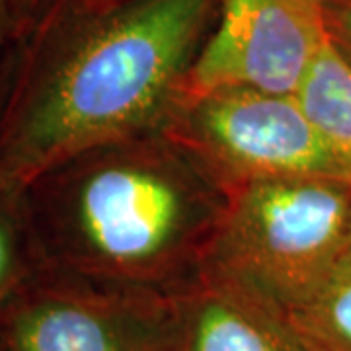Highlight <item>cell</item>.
<instances>
[{
	"instance_id": "cell-1",
	"label": "cell",
	"mask_w": 351,
	"mask_h": 351,
	"mask_svg": "<svg viewBox=\"0 0 351 351\" xmlns=\"http://www.w3.org/2000/svg\"><path fill=\"white\" fill-rule=\"evenodd\" d=\"M219 0H49L0 64V182L162 131Z\"/></svg>"
},
{
	"instance_id": "cell-2",
	"label": "cell",
	"mask_w": 351,
	"mask_h": 351,
	"mask_svg": "<svg viewBox=\"0 0 351 351\" xmlns=\"http://www.w3.org/2000/svg\"><path fill=\"white\" fill-rule=\"evenodd\" d=\"M24 193L41 269L168 295L203 274L230 195L164 131L80 152Z\"/></svg>"
},
{
	"instance_id": "cell-3",
	"label": "cell",
	"mask_w": 351,
	"mask_h": 351,
	"mask_svg": "<svg viewBox=\"0 0 351 351\" xmlns=\"http://www.w3.org/2000/svg\"><path fill=\"white\" fill-rule=\"evenodd\" d=\"M351 248V182L281 178L232 189L203 274L285 314Z\"/></svg>"
},
{
	"instance_id": "cell-4",
	"label": "cell",
	"mask_w": 351,
	"mask_h": 351,
	"mask_svg": "<svg viewBox=\"0 0 351 351\" xmlns=\"http://www.w3.org/2000/svg\"><path fill=\"white\" fill-rule=\"evenodd\" d=\"M162 131L228 193L281 178L351 182L297 94L252 88L184 92Z\"/></svg>"
},
{
	"instance_id": "cell-5",
	"label": "cell",
	"mask_w": 351,
	"mask_h": 351,
	"mask_svg": "<svg viewBox=\"0 0 351 351\" xmlns=\"http://www.w3.org/2000/svg\"><path fill=\"white\" fill-rule=\"evenodd\" d=\"M174 293L39 269L0 304V351H174Z\"/></svg>"
},
{
	"instance_id": "cell-6",
	"label": "cell",
	"mask_w": 351,
	"mask_h": 351,
	"mask_svg": "<svg viewBox=\"0 0 351 351\" xmlns=\"http://www.w3.org/2000/svg\"><path fill=\"white\" fill-rule=\"evenodd\" d=\"M328 41L324 0H219L184 92L297 94Z\"/></svg>"
},
{
	"instance_id": "cell-7",
	"label": "cell",
	"mask_w": 351,
	"mask_h": 351,
	"mask_svg": "<svg viewBox=\"0 0 351 351\" xmlns=\"http://www.w3.org/2000/svg\"><path fill=\"white\" fill-rule=\"evenodd\" d=\"M174 351H308L271 304L201 274L174 293Z\"/></svg>"
},
{
	"instance_id": "cell-8",
	"label": "cell",
	"mask_w": 351,
	"mask_h": 351,
	"mask_svg": "<svg viewBox=\"0 0 351 351\" xmlns=\"http://www.w3.org/2000/svg\"><path fill=\"white\" fill-rule=\"evenodd\" d=\"M297 98L351 178V61L332 39L314 61Z\"/></svg>"
},
{
	"instance_id": "cell-9",
	"label": "cell",
	"mask_w": 351,
	"mask_h": 351,
	"mask_svg": "<svg viewBox=\"0 0 351 351\" xmlns=\"http://www.w3.org/2000/svg\"><path fill=\"white\" fill-rule=\"evenodd\" d=\"M285 318L308 351H351V248Z\"/></svg>"
},
{
	"instance_id": "cell-10",
	"label": "cell",
	"mask_w": 351,
	"mask_h": 351,
	"mask_svg": "<svg viewBox=\"0 0 351 351\" xmlns=\"http://www.w3.org/2000/svg\"><path fill=\"white\" fill-rule=\"evenodd\" d=\"M39 269L24 188L0 182V304Z\"/></svg>"
},
{
	"instance_id": "cell-11",
	"label": "cell",
	"mask_w": 351,
	"mask_h": 351,
	"mask_svg": "<svg viewBox=\"0 0 351 351\" xmlns=\"http://www.w3.org/2000/svg\"><path fill=\"white\" fill-rule=\"evenodd\" d=\"M328 36L351 61V0H324Z\"/></svg>"
},
{
	"instance_id": "cell-12",
	"label": "cell",
	"mask_w": 351,
	"mask_h": 351,
	"mask_svg": "<svg viewBox=\"0 0 351 351\" xmlns=\"http://www.w3.org/2000/svg\"><path fill=\"white\" fill-rule=\"evenodd\" d=\"M22 25L18 22L16 14L8 0H0V64L4 61L8 49L12 47V43L18 38Z\"/></svg>"
},
{
	"instance_id": "cell-13",
	"label": "cell",
	"mask_w": 351,
	"mask_h": 351,
	"mask_svg": "<svg viewBox=\"0 0 351 351\" xmlns=\"http://www.w3.org/2000/svg\"><path fill=\"white\" fill-rule=\"evenodd\" d=\"M8 2H10L14 14H16L18 22L22 25V29H24L32 20H36V16L47 6L49 0H8Z\"/></svg>"
}]
</instances>
